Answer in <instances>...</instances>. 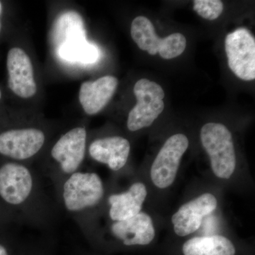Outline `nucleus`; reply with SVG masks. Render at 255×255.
I'll return each mask as SVG.
<instances>
[{"mask_svg": "<svg viewBox=\"0 0 255 255\" xmlns=\"http://www.w3.org/2000/svg\"><path fill=\"white\" fill-rule=\"evenodd\" d=\"M41 177L29 164L0 159V205L13 224L41 231L53 227L58 206Z\"/></svg>", "mask_w": 255, "mask_h": 255, "instance_id": "nucleus-1", "label": "nucleus"}, {"mask_svg": "<svg viewBox=\"0 0 255 255\" xmlns=\"http://www.w3.org/2000/svg\"><path fill=\"white\" fill-rule=\"evenodd\" d=\"M55 202L78 226L89 243L96 247L100 236L98 220L106 196L98 174L80 170L53 187Z\"/></svg>", "mask_w": 255, "mask_h": 255, "instance_id": "nucleus-2", "label": "nucleus"}, {"mask_svg": "<svg viewBox=\"0 0 255 255\" xmlns=\"http://www.w3.org/2000/svg\"><path fill=\"white\" fill-rule=\"evenodd\" d=\"M87 147L86 128L70 129L52 145L46 159L42 161L40 174L55 187L65 178L82 170Z\"/></svg>", "mask_w": 255, "mask_h": 255, "instance_id": "nucleus-3", "label": "nucleus"}, {"mask_svg": "<svg viewBox=\"0 0 255 255\" xmlns=\"http://www.w3.org/2000/svg\"><path fill=\"white\" fill-rule=\"evenodd\" d=\"M47 133L38 127H0V159L29 164L42 153Z\"/></svg>", "mask_w": 255, "mask_h": 255, "instance_id": "nucleus-4", "label": "nucleus"}, {"mask_svg": "<svg viewBox=\"0 0 255 255\" xmlns=\"http://www.w3.org/2000/svg\"><path fill=\"white\" fill-rule=\"evenodd\" d=\"M200 137L215 175L220 179H230L236 167V150L231 131L222 124L211 122L201 128Z\"/></svg>", "mask_w": 255, "mask_h": 255, "instance_id": "nucleus-5", "label": "nucleus"}, {"mask_svg": "<svg viewBox=\"0 0 255 255\" xmlns=\"http://www.w3.org/2000/svg\"><path fill=\"white\" fill-rule=\"evenodd\" d=\"M130 34L140 50L152 55L159 53L166 60L179 56L187 46V40L182 33H174L166 38H159L150 20L143 16H137L132 20Z\"/></svg>", "mask_w": 255, "mask_h": 255, "instance_id": "nucleus-6", "label": "nucleus"}, {"mask_svg": "<svg viewBox=\"0 0 255 255\" xmlns=\"http://www.w3.org/2000/svg\"><path fill=\"white\" fill-rule=\"evenodd\" d=\"M133 92L137 104L129 112L127 124L131 132L150 127L164 108V92L156 82L141 79L135 83Z\"/></svg>", "mask_w": 255, "mask_h": 255, "instance_id": "nucleus-7", "label": "nucleus"}, {"mask_svg": "<svg viewBox=\"0 0 255 255\" xmlns=\"http://www.w3.org/2000/svg\"><path fill=\"white\" fill-rule=\"evenodd\" d=\"M189 145V139L182 133L174 134L167 139L151 166V180L155 187L164 189L173 184Z\"/></svg>", "mask_w": 255, "mask_h": 255, "instance_id": "nucleus-8", "label": "nucleus"}, {"mask_svg": "<svg viewBox=\"0 0 255 255\" xmlns=\"http://www.w3.org/2000/svg\"><path fill=\"white\" fill-rule=\"evenodd\" d=\"M228 66L241 80L255 79V39L251 32L240 28L228 33L225 40Z\"/></svg>", "mask_w": 255, "mask_h": 255, "instance_id": "nucleus-9", "label": "nucleus"}, {"mask_svg": "<svg viewBox=\"0 0 255 255\" xmlns=\"http://www.w3.org/2000/svg\"><path fill=\"white\" fill-rule=\"evenodd\" d=\"M108 234L114 245L128 248L150 245L155 237V230L152 218L140 212L130 219L111 222Z\"/></svg>", "mask_w": 255, "mask_h": 255, "instance_id": "nucleus-10", "label": "nucleus"}, {"mask_svg": "<svg viewBox=\"0 0 255 255\" xmlns=\"http://www.w3.org/2000/svg\"><path fill=\"white\" fill-rule=\"evenodd\" d=\"M217 206V199L211 193H204L183 204L172 217L174 233L185 237L196 232L204 218L212 214Z\"/></svg>", "mask_w": 255, "mask_h": 255, "instance_id": "nucleus-11", "label": "nucleus"}, {"mask_svg": "<svg viewBox=\"0 0 255 255\" xmlns=\"http://www.w3.org/2000/svg\"><path fill=\"white\" fill-rule=\"evenodd\" d=\"M7 86L15 95L31 98L36 95L37 86L31 59L24 50L14 47L6 56Z\"/></svg>", "mask_w": 255, "mask_h": 255, "instance_id": "nucleus-12", "label": "nucleus"}, {"mask_svg": "<svg viewBox=\"0 0 255 255\" xmlns=\"http://www.w3.org/2000/svg\"><path fill=\"white\" fill-rule=\"evenodd\" d=\"M87 151L93 160L106 164L113 172H119L127 165L130 144L125 137L112 135L92 140Z\"/></svg>", "mask_w": 255, "mask_h": 255, "instance_id": "nucleus-13", "label": "nucleus"}, {"mask_svg": "<svg viewBox=\"0 0 255 255\" xmlns=\"http://www.w3.org/2000/svg\"><path fill=\"white\" fill-rule=\"evenodd\" d=\"M147 191L142 182H134L128 189L112 193L107 197V214L111 222L124 221L141 212Z\"/></svg>", "mask_w": 255, "mask_h": 255, "instance_id": "nucleus-14", "label": "nucleus"}, {"mask_svg": "<svg viewBox=\"0 0 255 255\" xmlns=\"http://www.w3.org/2000/svg\"><path fill=\"white\" fill-rule=\"evenodd\" d=\"M118 83L117 78L111 75L95 81L83 82L80 87L79 100L85 113L95 115L103 110L115 93Z\"/></svg>", "mask_w": 255, "mask_h": 255, "instance_id": "nucleus-15", "label": "nucleus"}, {"mask_svg": "<svg viewBox=\"0 0 255 255\" xmlns=\"http://www.w3.org/2000/svg\"><path fill=\"white\" fill-rule=\"evenodd\" d=\"M81 15L75 11L60 14L53 23L51 41L57 48L70 42L86 40V32Z\"/></svg>", "mask_w": 255, "mask_h": 255, "instance_id": "nucleus-16", "label": "nucleus"}, {"mask_svg": "<svg viewBox=\"0 0 255 255\" xmlns=\"http://www.w3.org/2000/svg\"><path fill=\"white\" fill-rule=\"evenodd\" d=\"M183 255H236V246L231 240L220 235L200 236L188 240L183 245Z\"/></svg>", "mask_w": 255, "mask_h": 255, "instance_id": "nucleus-17", "label": "nucleus"}, {"mask_svg": "<svg viewBox=\"0 0 255 255\" xmlns=\"http://www.w3.org/2000/svg\"><path fill=\"white\" fill-rule=\"evenodd\" d=\"M57 50L60 58L69 62L93 63L100 56L98 48L95 45L88 43L87 40L65 43Z\"/></svg>", "mask_w": 255, "mask_h": 255, "instance_id": "nucleus-18", "label": "nucleus"}, {"mask_svg": "<svg viewBox=\"0 0 255 255\" xmlns=\"http://www.w3.org/2000/svg\"><path fill=\"white\" fill-rule=\"evenodd\" d=\"M223 3L220 0H195L194 9L201 17L215 20L219 17L223 11Z\"/></svg>", "mask_w": 255, "mask_h": 255, "instance_id": "nucleus-19", "label": "nucleus"}, {"mask_svg": "<svg viewBox=\"0 0 255 255\" xmlns=\"http://www.w3.org/2000/svg\"><path fill=\"white\" fill-rule=\"evenodd\" d=\"M9 229L0 231V255H23L26 248L19 246Z\"/></svg>", "mask_w": 255, "mask_h": 255, "instance_id": "nucleus-20", "label": "nucleus"}, {"mask_svg": "<svg viewBox=\"0 0 255 255\" xmlns=\"http://www.w3.org/2000/svg\"><path fill=\"white\" fill-rule=\"evenodd\" d=\"M11 225H13L9 216L5 212L3 208L0 205V231L9 229Z\"/></svg>", "mask_w": 255, "mask_h": 255, "instance_id": "nucleus-21", "label": "nucleus"}, {"mask_svg": "<svg viewBox=\"0 0 255 255\" xmlns=\"http://www.w3.org/2000/svg\"><path fill=\"white\" fill-rule=\"evenodd\" d=\"M23 255H48L44 251H41L40 249H36V248H33V249H28L26 248L25 250L24 254Z\"/></svg>", "mask_w": 255, "mask_h": 255, "instance_id": "nucleus-22", "label": "nucleus"}, {"mask_svg": "<svg viewBox=\"0 0 255 255\" xmlns=\"http://www.w3.org/2000/svg\"><path fill=\"white\" fill-rule=\"evenodd\" d=\"M3 11V4L2 2L0 1V16H1V14H2Z\"/></svg>", "mask_w": 255, "mask_h": 255, "instance_id": "nucleus-23", "label": "nucleus"}, {"mask_svg": "<svg viewBox=\"0 0 255 255\" xmlns=\"http://www.w3.org/2000/svg\"><path fill=\"white\" fill-rule=\"evenodd\" d=\"M1 98H2V92H1V88H0V102H1Z\"/></svg>", "mask_w": 255, "mask_h": 255, "instance_id": "nucleus-24", "label": "nucleus"}]
</instances>
